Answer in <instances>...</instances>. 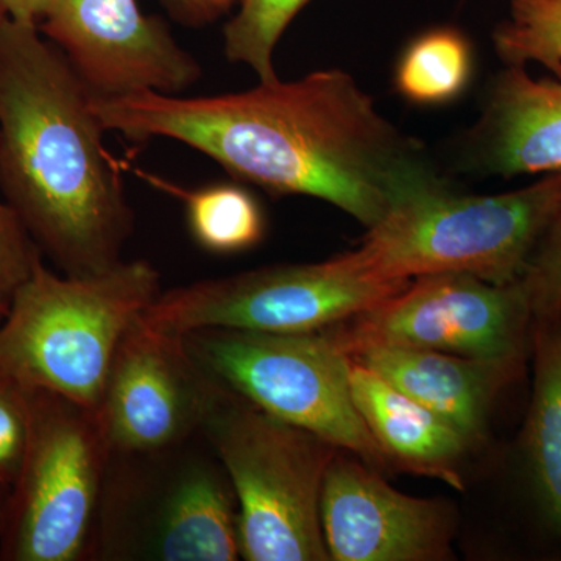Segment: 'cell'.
Returning a JSON list of instances; mask_svg holds the SVG:
<instances>
[{"instance_id": "15", "label": "cell", "mask_w": 561, "mask_h": 561, "mask_svg": "<svg viewBox=\"0 0 561 561\" xmlns=\"http://www.w3.org/2000/svg\"><path fill=\"white\" fill-rule=\"evenodd\" d=\"M350 359L381 375L391 386L430 409L472 443L516 359H476L442 351L378 346Z\"/></svg>"}, {"instance_id": "22", "label": "cell", "mask_w": 561, "mask_h": 561, "mask_svg": "<svg viewBox=\"0 0 561 561\" xmlns=\"http://www.w3.org/2000/svg\"><path fill=\"white\" fill-rule=\"evenodd\" d=\"M531 317L540 323L561 317V209L542 236L522 279Z\"/></svg>"}, {"instance_id": "8", "label": "cell", "mask_w": 561, "mask_h": 561, "mask_svg": "<svg viewBox=\"0 0 561 561\" xmlns=\"http://www.w3.org/2000/svg\"><path fill=\"white\" fill-rule=\"evenodd\" d=\"M184 345L214 381L275 419L311 432L373 468L390 461L351 393V360L324 331L268 334L205 328Z\"/></svg>"}, {"instance_id": "1", "label": "cell", "mask_w": 561, "mask_h": 561, "mask_svg": "<svg viewBox=\"0 0 561 561\" xmlns=\"http://www.w3.org/2000/svg\"><path fill=\"white\" fill-rule=\"evenodd\" d=\"M105 131L168 138L272 195H308L376 227L402 205L453 190L420 139L391 124L341 69L206 98L138 92L92 101Z\"/></svg>"}, {"instance_id": "20", "label": "cell", "mask_w": 561, "mask_h": 561, "mask_svg": "<svg viewBox=\"0 0 561 561\" xmlns=\"http://www.w3.org/2000/svg\"><path fill=\"white\" fill-rule=\"evenodd\" d=\"M311 0H241L239 13L224 31L228 61L245 65L262 83L278 80L275 57L280 36Z\"/></svg>"}, {"instance_id": "27", "label": "cell", "mask_w": 561, "mask_h": 561, "mask_svg": "<svg viewBox=\"0 0 561 561\" xmlns=\"http://www.w3.org/2000/svg\"><path fill=\"white\" fill-rule=\"evenodd\" d=\"M7 489H9V485L0 479V519H2L7 496H9V493H5Z\"/></svg>"}, {"instance_id": "4", "label": "cell", "mask_w": 561, "mask_h": 561, "mask_svg": "<svg viewBox=\"0 0 561 561\" xmlns=\"http://www.w3.org/2000/svg\"><path fill=\"white\" fill-rule=\"evenodd\" d=\"M560 209L561 171L507 194L437 192L391 210L334 261L364 279L463 273L508 286L524 278Z\"/></svg>"}, {"instance_id": "21", "label": "cell", "mask_w": 561, "mask_h": 561, "mask_svg": "<svg viewBox=\"0 0 561 561\" xmlns=\"http://www.w3.org/2000/svg\"><path fill=\"white\" fill-rule=\"evenodd\" d=\"M493 46L505 66L540 62L561 79V0H512Z\"/></svg>"}, {"instance_id": "9", "label": "cell", "mask_w": 561, "mask_h": 561, "mask_svg": "<svg viewBox=\"0 0 561 561\" xmlns=\"http://www.w3.org/2000/svg\"><path fill=\"white\" fill-rule=\"evenodd\" d=\"M409 283L357 278L334 257L272 265L164 291L140 319L180 335L205 328L311 334L367 311Z\"/></svg>"}, {"instance_id": "11", "label": "cell", "mask_w": 561, "mask_h": 561, "mask_svg": "<svg viewBox=\"0 0 561 561\" xmlns=\"http://www.w3.org/2000/svg\"><path fill=\"white\" fill-rule=\"evenodd\" d=\"M219 389L183 335L139 317L119 343L98 411L111 453H160L202 435Z\"/></svg>"}, {"instance_id": "14", "label": "cell", "mask_w": 561, "mask_h": 561, "mask_svg": "<svg viewBox=\"0 0 561 561\" xmlns=\"http://www.w3.org/2000/svg\"><path fill=\"white\" fill-rule=\"evenodd\" d=\"M454 168L478 176L561 171V79L537 80L505 66L491 80L481 116L454 142Z\"/></svg>"}, {"instance_id": "25", "label": "cell", "mask_w": 561, "mask_h": 561, "mask_svg": "<svg viewBox=\"0 0 561 561\" xmlns=\"http://www.w3.org/2000/svg\"><path fill=\"white\" fill-rule=\"evenodd\" d=\"M241 0H162L175 20L191 27H203L219 20Z\"/></svg>"}, {"instance_id": "26", "label": "cell", "mask_w": 561, "mask_h": 561, "mask_svg": "<svg viewBox=\"0 0 561 561\" xmlns=\"http://www.w3.org/2000/svg\"><path fill=\"white\" fill-rule=\"evenodd\" d=\"M50 0H0L7 18L18 22L36 24L43 20Z\"/></svg>"}, {"instance_id": "16", "label": "cell", "mask_w": 561, "mask_h": 561, "mask_svg": "<svg viewBox=\"0 0 561 561\" xmlns=\"http://www.w3.org/2000/svg\"><path fill=\"white\" fill-rule=\"evenodd\" d=\"M351 360L354 404L387 459L461 489L454 465L470 442L456 427L413 401L371 368Z\"/></svg>"}, {"instance_id": "23", "label": "cell", "mask_w": 561, "mask_h": 561, "mask_svg": "<svg viewBox=\"0 0 561 561\" xmlns=\"http://www.w3.org/2000/svg\"><path fill=\"white\" fill-rule=\"evenodd\" d=\"M41 254L16 210L9 203H0V305H10L18 289L31 278Z\"/></svg>"}, {"instance_id": "29", "label": "cell", "mask_w": 561, "mask_h": 561, "mask_svg": "<svg viewBox=\"0 0 561 561\" xmlns=\"http://www.w3.org/2000/svg\"><path fill=\"white\" fill-rule=\"evenodd\" d=\"M7 20V13L5 10H3L2 3H0V25H2V22Z\"/></svg>"}, {"instance_id": "3", "label": "cell", "mask_w": 561, "mask_h": 561, "mask_svg": "<svg viewBox=\"0 0 561 561\" xmlns=\"http://www.w3.org/2000/svg\"><path fill=\"white\" fill-rule=\"evenodd\" d=\"M160 294V273L147 261L68 276L41 260L0 323V379L99 411L125 332Z\"/></svg>"}, {"instance_id": "10", "label": "cell", "mask_w": 561, "mask_h": 561, "mask_svg": "<svg viewBox=\"0 0 561 561\" xmlns=\"http://www.w3.org/2000/svg\"><path fill=\"white\" fill-rule=\"evenodd\" d=\"M530 317L522 280L496 286L463 273H435L413 278L398 294L324 332L348 357L393 346L518 359Z\"/></svg>"}, {"instance_id": "13", "label": "cell", "mask_w": 561, "mask_h": 561, "mask_svg": "<svg viewBox=\"0 0 561 561\" xmlns=\"http://www.w3.org/2000/svg\"><path fill=\"white\" fill-rule=\"evenodd\" d=\"M346 454H335L321 490V527L330 560L449 559L448 507L391 489L375 468Z\"/></svg>"}, {"instance_id": "12", "label": "cell", "mask_w": 561, "mask_h": 561, "mask_svg": "<svg viewBox=\"0 0 561 561\" xmlns=\"http://www.w3.org/2000/svg\"><path fill=\"white\" fill-rule=\"evenodd\" d=\"M41 32L68 58L92 101L138 92L180 95L202 80L201 62L138 0H50Z\"/></svg>"}, {"instance_id": "6", "label": "cell", "mask_w": 561, "mask_h": 561, "mask_svg": "<svg viewBox=\"0 0 561 561\" xmlns=\"http://www.w3.org/2000/svg\"><path fill=\"white\" fill-rule=\"evenodd\" d=\"M94 557L241 559L234 490L203 435L165 451L113 456Z\"/></svg>"}, {"instance_id": "18", "label": "cell", "mask_w": 561, "mask_h": 561, "mask_svg": "<svg viewBox=\"0 0 561 561\" xmlns=\"http://www.w3.org/2000/svg\"><path fill=\"white\" fill-rule=\"evenodd\" d=\"M138 173L158 190L169 192L184 203L191 236L203 250L214 254H236L253 249L264 238V214L245 187L217 183L183 190L149 173Z\"/></svg>"}, {"instance_id": "28", "label": "cell", "mask_w": 561, "mask_h": 561, "mask_svg": "<svg viewBox=\"0 0 561 561\" xmlns=\"http://www.w3.org/2000/svg\"><path fill=\"white\" fill-rule=\"evenodd\" d=\"M7 312H9V306L0 305V323H2V320L5 319Z\"/></svg>"}, {"instance_id": "17", "label": "cell", "mask_w": 561, "mask_h": 561, "mask_svg": "<svg viewBox=\"0 0 561 561\" xmlns=\"http://www.w3.org/2000/svg\"><path fill=\"white\" fill-rule=\"evenodd\" d=\"M541 324L524 445L542 513L561 534V317Z\"/></svg>"}, {"instance_id": "2", "label": "cell", "mask_w": 561, "mask_h": 561, "mask_svg": "<svg viewBox=\"0 0 561 561\" xmlns=\"http://www.w3.org/2000/svg\"><path fill=\"white\" fill-rule=\"evenodd\" d=\"M92 98L38 25H0V187L62 275L119 264L135 216Z\"/></svg>"}, {"instance_id": "24", "label": "cell", "mask_w": 561, "mask_h": 561, "mask_svg": "<svg viewBox=\"0 0 561 561\" xmlns=\"http://www.w3.org/2000/svg\"><path fill=\"white\" fill-rule=\"evenodd\" d=\"M28 437V390L0 379V479L11 486Z\"/></svg>"}, {"instance_id": "5", "label": "cell", "mask_w": 561, "mask_h": 561, "mask_svg": "<svg viewBox=\"0 0 561 561\" xmlns=\"http://www.w3.org/2000/svg\"><path fill=\"white\" fill-rule=\"evenodd\" d=\"M202 435L234 490L242 559L330 560L320 501L328 467L341 449L224 386Z\"/></svg>"}, {"instance_id": "19", "label": "cell", "mask_w": 561, "mask_h": 561, "mask_svg": "<svg viewBox=\"0 0 561 561\" xmlns=\"http://www.w3.org/2000/svg\"><path fill=\"white\" fill-rule=\"evenodd\" d=\"M472 69L467 36L454 27H435L409 44L398 62L394 83L401 95L420 105H442L459 98Z\"/></svg>"}, {"instance_id": "7", "label": "cell", "mask_w": 561, "mask_h": 561, "mask_svg": "<svg viewBox=\"0 0 561 561\" xmlns=\"http://www.w3.org/2000/svg\"><path fill=\"white\" fill-rule=\"evenodd\" d=\"M113 453L98 411L28 390V437L0 519V560L94 557Z\"/></svg>"}]
</instances>
